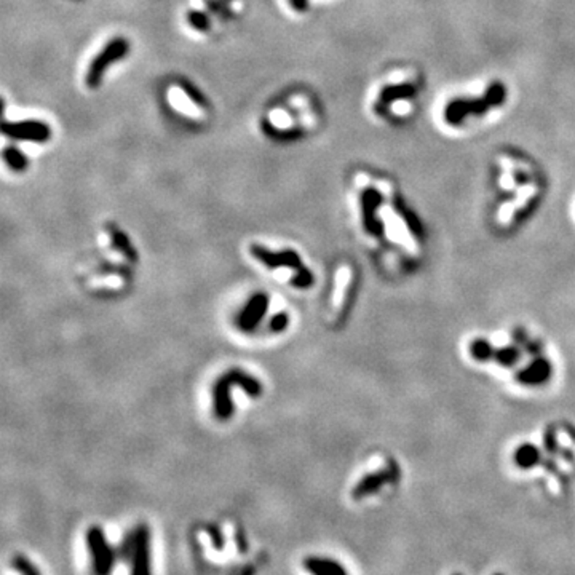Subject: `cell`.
Returning a JSON list of instances; mask_svg holds the SVG:
<instances>
[{
  "label": "cell",
  "mask_w": 575,
  "mask_h": 575,
  "mask_svg": "<svg viewBox=\"0 0 575 575\" xmlns=\"http://www.w3.org/2000/svg\"><path fill=\"white\" fill-rule=\"evenodd\" d=\"M549 373V368L545 361H535L532 366L529 369H526L521 376V380L522 382H529V383H535V382H542L545 380L548 377Z\"/></svg>",
  "instance_id": "16"
},
{
  "label": "cell",
  "mask_w": 575,
  "mask_h": 575,
  "mask_svg": "<svg viewBox=\"0 0 575 575\" xmlns=\"http://www.w3.org/2000/svg\"><path fill=\"white\" fill-rule=\"evenodd\" d=\"M2 158H4V162L6 163V166H9L11 171L23 172V171L28 170L29 160L21 150L18 149V147H13V146L5 147L4 152H2Z\"/></svg>",
  "instance_id": "14"
},
{
  "label": "cell",
  "mask_w": 575,
  "mask_h": 575,
  "mask_svg": "<svg viewBox=\"0 0 575 575\" xmlns=\"http://www.w3.org/2000/svg\"><path fill=\"white\" fill-rule=\"evenodd\" d=\"M119 554L130 566V575H153L150 529L147 524H138L130 534L125 535Z\"/></svg>",
  "instance_id": "3"
},
{
  "label": "cell",
  "mask_w": 575,
  "mask_h": 575,
  "mask_svg": "<svg viewBox=\"0 0 575 575\" xmlns=\"http://www.w3.org/2000/svg\"><path fill=\"white\" fill-rule=\"evenodd\" d=\"M268 304H270V297H268L265 292L254 294V296L248 300L246 305L243 307L239 317H236V326H239V329L246 332V334L253 332L261 324L262 318L265 317Z\"/></svg>",
  "instance_id": "7"
},
{
  "label": "cell",
  "mask_w": 575,
  "mask_h": 575,
  "mask_svg": "<svg viewBox=\"0 0 575 575\" xmlns=\"http://www.w3.org/2000/svg\"><path fill=\"white\" fill-rule=\"evenodd\" d=\"M235 385L245 390L251 398H258L262 393V383L259 379L240 368L229 369L214 382L213 387V412L216 419L227 420L234 415V401L230 396V390Z\"/></svg>",
  "instance_id": "2"
},
{
  "label": "cell",
  "mask_w": 575,
  "mask_h": 575,
  "mask_svg": "<svg viewBox=\"0 0 575 575\" xmlns=\"http://www.w3.org/2000/svg\"><path fill=\"white\" fill-rule=\"evenodd\" d=\"M507 99V87L502 82L491 83L481 98H456L446 104L443 117L446 124L459 126L469 117H481L491 109L500 107Z\"/></svg>",
  "instance_id": "1"
},
{
  "label": "cell",
  "mask_w": 575,
  "mask_h": 575,
  "mask_svg": "<svg viewBox=\"0 0 575 575\" xmlns=\"http://www.w3.org/2000/svg\"><path fill=\"white\" fill-rule=\"evenodd\" d=\"M11 567L15 569L19 575H42L40 569L24 554H16L11 561Z\"/></svg>",
  "instance_id": "18"
},
{
  "label": "cell",
  "mask_w": 575,
  "mask_h": 575,
  "mask_svg": "<svg viewBox=\"0 0 575 575\" xmlns=\"http://www.w3.org/2000/svg\"><path fill=\"white\" fill-rule=\"evenodd\" d=\"M185 18H187V23L192 29L198 32H208L211 29V18L208 13L202 10H189Z\"/></svg>",
  "instance_id": "17"
},
{
  "label": "cell",
  "mask_w": 575,
  "mask_h": 575,
  "mask_svg": "<svg viewBox=\"0 0 575 575\" xmlns=\"http://www.w3.org/2000/svg\"><path fill=\"white\" fill-rule=\"evenodd\" d=\"M537 460H539V452H537L532 446H524L516 452V464L522 466V469H529V466H532Z\"/></svg>",
  "instance_id": "20"
},
{
  "label": "cell",
  "mask_w": 575,
  "mask_h": 575,
  "mask_svg": "<svg viewBox=\"0 0 575 575\" xmlns=\"http://www.w3.org/2000/svg\"><path fill=\"white\" fill-rule=\"evenodd\" d=\"M495 575H503V574H495Z\"/></svg>",
  "instance_id": "27"
},
{
  "label": "cell",
  "mask_w": 575,
  "mask_h": 575,
  "mask_svg": "<svg viewBox=\"0 0 575 575\" xmlns=\"http://www.w3.org/2000/svg\"><path fill=\"white\" fill-rule=\"evenodd\" d=\"M109 236H111V243H112V248L115 249V251H119L130 262L138 261L136 249H134V246L131 245V241H130V239H128V235L125 232H121L119 227L111 226L109 227Z\"/></svg>",
  "instance_id": "13"
},
{
  "label": "cell",
  "mask_w": 575,
  "mask_h": 575,
  "mask_svg": "<svg viewBox=\"0 0 575 575\" xmlns=\"http://www.w3.org/2000/svg\"><path fill=\"white\" fill-rule=\"evenodd\" d=\"M302 567L309 575H350L347 567L328 556H307L302 561Z\"/></svg>",
  "instance_id": "10"
},
{
  "label": "cell",
  "mask_w": 575,
  "mask_h": 575,
  "mask_svg": "<svg viewBox=\"0 0 575 575\" xmlns=\"http://www.w3.org/2000/svg\"><path fill=\"white\" fill-rule=\"evenodd\" d=\"M454 575H462V574H454Z\"/></svg>",
  "instance_id": "26"
},
{
  "label": "cell",
  "mask_w": 575,
  "mask_h": 575,
  "mask_svg": "<svg viewBox=\"0 0 575 575\" xmlns=\"http://www.w3.org/2000/svg\"><path fill=\"white\" fill-rule=\"evenodd\" d=\"M390 478L392 476H390L387 471H379V473H374V475L364 476L361 481L355 486L354 491H351V497H354L355 500H361V498H364V497L373 495L382 488L383 484L390 481Z\"/></svg>",
  "instance_id": "12"
},
{
  "label": "cell",
  "mask_w": 575,
  "mask_h": 575,
  "mask_svg": "<svg viewBox=\"0 0 575 575\" xmlns=\"http://www.w3.org/2000/svg\"><path fill=\"white\" fill-rule=\"evenodd\" d=\"M471 354L475 355L478 360H486V356L491 355V349H489V344H484V342H475L471 344Z\"/></svg>",
  "instance_id": "23"
},
{
  "label": "cell",
  "mask_w": 575,
  "mask_h": 575,
  "mask_svg": "<svg viewBox=\"0 0 575 575\" xmlns=\"http://www.w3.org/2000/svg\"><path fill=\"white\" fill-rule=\"evenodd\" d=\"M224 2H227V4H230V2H232V0H224Z\"/></svg>",
  "instance_id": "25"
},
{
  "label": "cell",
  "mask_w": 575,
  "mask_h": 575,
  "mask_svg": "<svg viewBox=\"0 0 575 575\" xmlns=\"http://www.w3.org/2000/svg\"><path fill=\"white\" fill-rule=\"evenodd\" d=\"M130 53V42L126 40L125 37H114L109 40L104 48H102L98 55L93 58V61L89 62L87 75H85V83L89 89H96L99 85L102 79H104L106 70L112 66L114 62H119Z\"/></svg>",
  "instance_id": "5"
},
{
  "label": "cell",
  "mask_w": 575,
  "mask_h": 575,
  "mask_svg": "<svg viewBox=\"0 0 575 575\" xmlns=\"http://www.w3.org/2000/svg\"><path fill=\"white\" fill-rule=\"evenodd\" d=\"M313 283H315V277H313L309 267L300 265L299 268H296V273H294L291 278V286L297 288V290H307V288H310Z\"/></svg>",
  "instance_id": "19"
},
{
  "label": "cell",
  "mask_w": 575,
  "mask_h": 575,
  "mask_svg": "<svg viewBox=\"0 0 575 575\" xmlns=\"http://www.w3.org/2000/svg\"><path fill=\"white\" fill-rule=\"evenodd\" d=\"M288 324H290V317H288L286 312H280L277 315H273L270 323H268V329L272 332H283Z\"/></svg>",
  "instance_id": "22"
},
{
  "label": "cell",
  "mask_w": 575,
  "mask_h": 575,
  "mask_svg": "<svg viewBox=\"0 0 575 575\" xmlns=\"http://www.w3.org/2000/svg\"><path fill=\"white\" fill-rule=\"evenodd\" d=\"M415 93H417L415 92V87L409 85V83H401V85H388L385 88H382L379 98H377L376 109L379 112H383V111H387L388 106L392 104V102L400 101V99L414 98Z\"/></svg>",
  "instance_id": "11"
},
{
  "label": "cell",
  "mask_w": 575,
  "mask_h": 575,
  "mask_svg": "<svg viewBox=\"0 0 575 575\" xmlns=\"http://www.w3.org/2000/svg\"><path fill=\"white\" fill-rule=\"evenodd\" d=\"M85 547L93 575H112L119 559V549L109 542L104 529L92 526L85 532Z\"/></svg>",
  "instance_id": "4"
},
{
  "label": "cell",
  "mask_w": 575,
  "mask_h": 575,
  "mask_svg": "<svg viewBox=\"0 0 575 575\" xmlns=\"http://www.w3.org/2000/svg\"><path fill=\"white\" fill-rule=\"evenodd\" d=\"M382 203L380 192L373 187H368L361 192V214H363V226L366 232L371 235H380L382 226L377 221L376 213Z\"/></svg>",
  "instance_id": "9"
},
{
  "label": "cell",
  "mask_w": 575,
  "mask_h": 575,
  "mask_svg": "<svg viewBox=\"0 0 575 575\" xmlns=\"http://www.w3.org/2000/svg\"><path fill=\"white\" fill-rule=\"evenodd\" d=\"M204 5L208 6V10L211 13H214L216 16H219L222 19H232L234 18V11L230 9L227 2H224V0H203Z\"/></svg>",
  "instance_id": "21"
},
{
  "label": "cell",
  "mask_w": 575,
  "mask_h": 575,
  "mask_svg": "<svg viewBox=\"0 0 575 575\" xmlns=\"http://www.w3.org/2000/svg\"><path fill=\"white\" fill-rule=\"evenodd\" d=\"M177 85H179V88L182 89V93L187 96V98L194 102L195 106H198V107H202V109H208L209 107V102H208V98L207 96H204L200 89H198L194 83L192 82H189V80H185V79H179L177 80Z\"/></svg>",
  "instance_id": "15"
},
{
  "label": "cell",
  "mask_w": 575,
  "mask_h": 575,
  "mask_svg": "<svg viewBox=\"0 0 575 575\" xmlns=\"http://www.w3.org/2000/svg\"><path fill=\"white\" fill-rule=\"evenodd\" d=\"M2 134L13 141L43 144L51 138V128L42 120L4 121Z\"/></svg>",
  "instance_id": "6"
},
{
  "label": "cell",
  "mask_w": 575,
  "mask_h": 575,
  "mask_svg": "<svg viewBox=\"0 0 575 575\" xmlns=\"http://www.w3.org/2000/svg\"><path fill=\"white\" fill-rule=\"evenodd\" d=\"M249 253L254 259H258L261 264H264L268 268H278V267H290V268H299L302 265L297 251L294 249H283V251H270V249L262 245H251L249 246Z\"/></svg>",
  "instance_id": "8"
},
{
  "label": "cell",
  "mask_w": 575,
  "mask_h": 575,
  "mask_svg": "<svg viewBox=\"0 0 575 575\" xmlns=\"http://www.w3.org/2000/svg\"><path fill=\"white\" fill-rule=\"evenodd\" d=\"M290 4L296 11H305L307 6H309V2H307V0H290Z\"/></svg>",
  "instance_id": "24"
}]
</instances>
